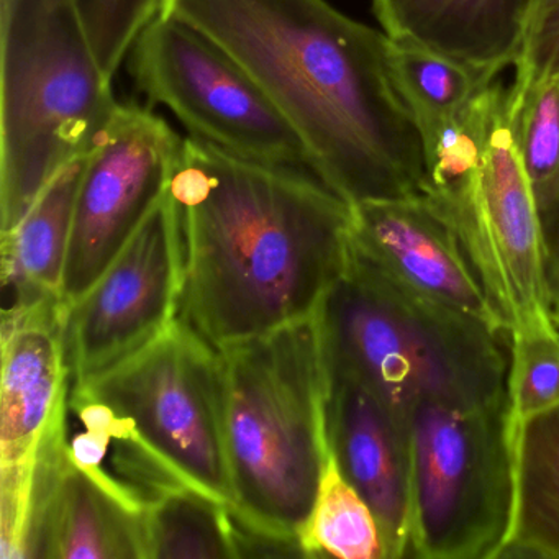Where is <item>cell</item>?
<instances>
[{
	"label": "cell",
	"mask_w": 559,
	"mask_h": 559,
	"mask_svg": "<svg viewBox=\"0 0 559 559\" xmlns=\"http://www.w3.org/2000/svg\"><path fill=\"white\" fill-rule=\"evenodd\" d=\"M169 194L181 235L178 319L214 348L316 316L348 264L352 205L310 173L191 135Z\"/></svg>",
	"instance_id": "cell-1"
},
{
	"label": "cell",
	"mask_w": 559,
	"mask_h": 559,
	"mask_svg": "<svg viewBox=\"0 0 559 559\" xmlns=\"http://www.w3.org/2000/svg\"><path fill=\"white\" fill-rule=\"evenodd\" d=\"M214 38L293 123L313 173L349 205L425 194L420 133L405 107L384 32L326 0H163Z\"/></svg>",
	"instance_id": "cell-2"
},
{
	"label": "cell",
	"mask_w": 559,
	"mask_h": 559,
	"mask_svg": "<svg viewBox=\"0 0 559 559\" xmlns=\"http://www.w3.org/2000/svg\"><path fill=\"white\" fill-rule=\"evenodd\" d=\"M218 352L234 507L300 539L330 456L329 369L317 313Z\"/></svg>",
	"instance_id": "cell-3"
},
{
	"label": "cell",
	"mask_w": 559,
	"mask_h": 559,
	"mask_svg": "<svg viewBox=\"0 0 559 559\" xmlns=\"http://www.w3.org/2000/svg\"><path fill=\"white\" fill-rule=\"evenodd\" d=\"M317 320L326 366L358 379L401 417L420 402L507 395L509 332L417 299L353 248Z\"/></svg>",
	"instance_id": "cell-4"
},
{
	"label": "cell",
	"mask_w": 559,
	"mask_h": 559,
	"mask_svg": "<svg viewBox=\"0 0 559 559\" xmlns=\"http://www.w3.org/2000/svg\"><path fill=\"white\" fill-rule=\"evenodd\" d=\"M0 234L96 148L120 103L71 0H0Z\"/></svg>",
	"instance_id": "cell-5"
},
{
	"label": "cell",
	"mask_w": 559,
	"mask_h": 559,
	"mask_svg": "<svg viewBox=\"0 0 559 559\" xmlns=\"http://www.w3.org/2000/svg\"><path fill=\"white\" fill-rule=\"evenodd\" d=\"M411 454L412 558L499 559L515 509L509 399L420 402L402 415Z\"/></svg>",
	"instance_id": "cell-6"
},
{
	"label": "cell",
	"mask_w": 559,
	"mask_h": 559,
	"mask_svg": "<svg viewBox=\"0 0 559 559\" xmlns=\"http://www.w3.org/2000/svg\"><path fill=\"white\" fill-rule=\"evenodd\" d=\"M480 139L479 162L425 195L453 228L507 332L552 317L548 247L499 78L467 104Z\"/></svg>",
	"instance_id": "cell-7"
},
{
	"label": "cell",
	"mask_w": 559,
	"mask_h": 559,
	"mask_svg": "<svg viewBox=\"0 0 559 559\" xmlns=\"http://www.w3.org/2000/svg\"><path fill=\"white\" fill-rule=\"evenodd\" d=\"M129 57L136 86L168 107L192 136L316 176L293 123L240 61L194 25L159 11Z\"/></svg>",
	"instance_id": "cell-8"
},
{
	"label": "cell",
	"mask_w": 559,
	"mask_h": 559,
	"mask_svg": "<svg viewBox=\"0 0 559 559\" xmlns=\"http://www.w3.org/2000/svg\"><path fill=\"white\" fill-rule=\"evenodd\" d=\"M76 388L126 418L186 483L234 506L222 356L191 326L176 320L133 358Z\"/></svg>",
	"instance_id": "cell-9"
},
{
	"label": "cell",
	"mask_w": 559,
	"mask_h": 559,
	"mask_svg": "<svg viewBox=\"0 0 559 559\" xmlns=\"http://www.w3.org/2000/svg\"><path fill=\"white\" fill-rule=\"evenodd\" d=\"M181 293V235L168 192L103 276L67 306L73 385L96 381L158 340L178 320Z\"/></svg>",
	"instance_id": "cell-10"
},
{
	"label": "cell",
	"mask_w": 559,
	"mask_h": 559,
	"mask_svg": "<svg viewBox=\"0 0 559 559\" xmlns=\"http://www.w3.org/2000/svg\"><path fill=\"white\" fill-rule=\"evenodd\" d=\"M185 139L150 110L120 104L87 156L74 205L61 300L80 299L169 192Z\"/></svg>",
	"instance_id": "cell-11"
},
{
	"label": "cell",
	"mask_w": 559,
	"mask_h": 559,
	"mask_svg": "<svg viewBox=\"0 0 559 559\" xmlns=\"http://www.w3.org/2000/svg\"><path fill=\"white\" fill-rule=\"evenodd\" d=\"M63 300L2 310L0 558L24 556L35 463L71 389Z\"/></svg>",
	"instance_id": "cell-12"
},
{
	"label": "cell",
	"mask_w": 559,
	"mask_h": 559,
	"mask_svg": "<svg viewBox=\"0 0 559 559\" xmlns=\"http://www.w3.org/2000/svg\"><path fill=\"white\" fill-rule=\"evenodd\" d=\"M352 248L417 299L506 330L456 234L427 195L352 205Z\"/></svg>",
	"instance_id": "cell-13"
},
{
	"label": "cell",
	"mask_w": 559,
	"mask_h": 559,
	"mask_svg": "<svg viewBox=\"0 0 559 559\" xmlns=\"http://www.w3.org/2000/svg\"><path fill=\"white\" fill-rule=\"evenodd\" d=\"M67 405L38 450L24 559H148L143 513L71 460Z\"/></svg>",
	"instance_id": "cell-14"
},
{
	"label": "cell",
	"mask_w": 559,
	"mask_h": 559,
	"mask_svg": "<svg viewBox=\"0 0 559 559\" xmlns=\"http://www.w3.org/2000/svg\"><path fill=\"white\" fill-rule=\"evenodd\" d=\"M326 369L330 451L374 512L385 559L412 558L411 454L404 418L358 379Z\"/></svg>",
	"instance_id": "cell-15"
},
{
	"label": "cell",
	"mask_w": 559,
	"mask_h": 559,
	"mask_svg": "<svg viewBox=\"0 0 559 559\" xmlns=\"http://www.w3.org/2000/svg\"><path fill=\"white\" fill-rule=\"evenodd\" d=\"M382 32L487 73L515 67L538 0H371Z\"/></svg>",
	"instance_id": "cell-16"
},
{
	"label": "cell",
	"mask_w": 559,
	"mask_h": 559,
	"mask_svg": "<svg viewBox=\"0 0 559 559\" xmlns=\"http://www.w3.org/2000/svg\"><path fill=\"white\" fill-rule=\"evenodd\" d=\"M86 158L61 169L41 191L31 211L2 235V284L11 293V307L60 297L73 228L78 189Z\"/></svg>",
	"instance_id": "cell-17"
},
{
	"label": "cell",
	"mask_w": 559,
	"mask_h": 559,
	"mask_svg": "<svg viewBox=\"0 0 559 559\" xmlns=\"http://www.w3.org/2000/svg\"><path fill=\"white\" fill-rule=\"evenodd\" d=\"M559 559V407L515 441V509L499 559Z\"/></svg>",
	"instance_id": "cell-18"
},
{
	"label": "cell",
	"mask_w": 559,
	"mask_h": 559,
	"mask_svg": "<svg viewBox=\"0 0 559 559\" xmlns=\"http://www.w3.org/2000/svg\"><path fill=\"white\" fill-rule=\"evenodd\" d=\"M389 67L417 130L450 119L499 74L477 70L415 41L389 38Z\"/></svg>",
	"instance_id": "cell-19"
},
{
	"label": "cell",
	"mask_w": 559,
	"mask_h": 559,
	"mask_svg": "<svg viewBox=\"0 0 559 559\" xmlns=\"http://www.w3.org/2000/svg\"><path fill=\"white\" fill-rule=\"evenodd\" d=\"M300 543L307 558L385 559L378 519L343 476L332 451Z\"/></svg>",
	"instance_id": "cell-20"
},
{
	"label": "cell",
	"mask_w": 559,
	"mask_h": 559,
	"mask_svg": "<svg viewBox=\"0 0 559 559\" xmlns=\"http://www.w3.org/2000/svg\"><path fill=\"white\" fill-rule=\"evenodd\" d=\"M143 519L148 559L235 558L227 503L198 487L166 493Z\"/></svg>",
	"instance_id": "cell-21"
},
{
	"label": "cell",
	"mask_w": 559,
	"mask_h": 559,
	"mask_svg": "<svg viewBox=\"0 0 559 559\" xmlns=\"http://www.w3.org/2000/svg\"><path fill=\"white\" fill-rule=\"evenodd\" d=\"M509 103L546 238L559 212V74L510 84Z\"/></svg>",
	"instance_id": "cell-22"
},
{
	"label": "cell",
	"mask_w": 559,
	"mask_h": 559,
	"mask_svg": "<svg viewBox=\"0 0 559 559\" xmlns=\"http://www.w3.org/2000/svg\"><path fill=\"white\" fill-rule=\"evenodd\" d=\"M509 335L507 399L516 441L528 421L559 407V325L555 317H543Z\"/></svg>",
	"instance_id": "cell-23"
},
{
	"label": "cell",
	"mask_w": 559,
	"mask_h": 559,
	"mask_svg": "<svg viewBox=\"0 0 559 559\" xmlns=\"http://www.w3.org/2000/svg\"><path fill=\"white\" fill-rule=\"evenodd\" d=\"M163 0H71L104 73L114 80Z\"/></svg>",
	"instance_id": "cell-24"
},
{
	"label": "cell",
	"mask_w": 559,
	"mask_h": 559,
	"mask_svg": "<svg viewBox=\"0 0 559 559\" xmlns=\"http://www.w3.org/2000/svg\"><path fill=\"white\" fill-rule=\"evenodd\" d=\"M513 84L525 86L559 74V8L533 22L515 63Z\"/></svg>",
	"instance_id": "cell-25"
},
{
	"label": "cell",
	"mask_w": 559,
	"mask_h": 559,
	"mask_svg": "<svg viewBox=\"0 0 559 559\" xmlns=\"http://www.w3.org/2000/svg\"><path fill=\"white\" fill-rule=\"evenodd\" d=\"M546 247H548L549 281H551L552 304L559 296V212L552 224L551 230L546 235Z\"/></svg>",
	"instance_id": "cell-26"
},
{
	"label": "cell",
	"mask_w": 559,
	"mask_h": 559,
	"mask_svg": "<svg viewBox=\"0 0 559 559\" xmlns=\"http://www.w3.org/2000/svg\"><path fill=\"white\" fill-rule=\"evenodd\" d=\"M559 8V0H538V8H536L535 19L542 17L545 12L551 11V9ZM533 25V24H532Z\"/></svg>",
	"instance_id": "cell-27"
},
{
	"label": "cell",
	"mask_w": 559,
	"mask_h": 559,
	"mask_svg": "<svg viewBox=\"0 0 559 559\" xmlns=\"http://www.w3.org/2000/svg\"><path fill=\"white\" fill-rule=\"evenodd\" d=\"M552 317H555L556 323L559 325V296L556 297L555 304H552Z\"/></svg>",
	"instance_id": "cell-28"
}]
</instances>
